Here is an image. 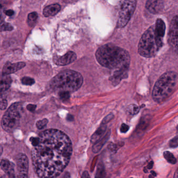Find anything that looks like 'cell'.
Masks as SVG:
<instances>
[{"label":"cell","instance_id":"cell-1","mask_svg":"<svg viewBox=\"0 0 178 178\" xmlns=\"http://www.w3.org/2000/svg\"><path fill=\"white\" fill-rule=\"evenodd\" d=\"M70 139L60 130L50 129L41 132L32 150L35 172L40 178L58 177L72 156Z\"/></svg>","mask_w":178,"mask_h":178},{"label":"cell","instance_id":"cell-2","mask_svg":"<svg viewBox=\"0 0 178 178\" xmlns=\"http://www.w3.org/2000/svg\"><path fill=\"white\" fill-rule=\"evenodd\" d=\"M98 62L104 67L118 70H128L130 64L128 52L118 46L105 44L98 48L96 53Z\"/></svg>","mask_w":178,"mask_h":178},{"label":"cell","instance_id":"cell-3","mask_svg":"<svg viewBox=\"0 0 178 178\" xmlns=\"http://www.w3.org/2000/svg\"><path fill=\"white\" fill-rule=\"evenodd\" d=\"M166 26L162 19H158L156 24L148 28L140 38L138 53L145 57L154 56L163 44Z\"/></svg>","mask_w":178,"mask_h":178},{"label":"cell","instance_id":"cell-4","mask_svg":"<svg viewBox=\"0 0 178 178\" xmlns=\"http://www.w3.org/2000/svg\"><path fill=\"white\" fill-rule=\"evenodd\" d=\"M83 83V78L79 72L71 70L62 71L52 78L50 87L59 92H73L80 88Z\"/></svg>","mask_w":178,"mask_h":178},{"label":"cell","instance_id":"cell-5","mask_svg":"<svg viewBox=\"0 0 178 178\" xmlns=\"http://www.w3.org/2000/svg\"><path fill=\"white\" fill-rule=\"evenodd\" d=\"M178 83L176 72H166L159 78L152 91V98L155 102L162 103L173 93Z\"/></svg>","mask_w":178,"mask_h":178},{"label":"cell","instance_id":"cell-6","mask_svg":"<svg viewBox=\"0 0 178 178\" xmlns=\"http://www.w3.org/2000/svg\"><path fill=\"white\" fill-rule=\"evenodd\" d=\"M22 108V105L19 103L12 104L9 107L1 121V126L4 130L7 132H12L18 127L20 123Z\"/></svg>","mask_w":178,"mask_h":178},{"label":"cell","instance_id":"cell-7","mask_svg":"<svg viewBox=\"0 0 178 178\" xmlns=\"http://www.w3.org/2000/svg\"><path fill=\"white\" fill-rule=\"evenodd\" d=\"M136 6V0H123L119 14L117 27L123 28L126 26L134 13Z\"/></svg>","mask_w":178,"mask_h":178},{"label":"cell","instance_id":"cell-8","mask_svg":"<svg viewBox=\"0 0 178 178\" xmlns=\"http://www.w3.org/2000/svg\"><path fill=\"white\" fill-rule=\"evenodd\" d=\"M17 169L18 175L17 178H27L29 161L27 157L24 154H18L16 158Z\"/></svg>","mask_w":178,"mask_h":178},{"label":"cell","instance_id":"cell-9","mask_svg":"<svg viewBox=\"0 0 178 178\" xmlns=\"http://www.w3.org/2000/svg\"><path fill=\"white\" fill-rule=\"evenodd\" d=\"M178 16L176 15L171 20L168 38L170 46L176 52L178 50Z\"/></svg>","mask_w":178,"mask_h":178},{"label":"cell","instance_id":"cell-10","mask_svg":"<svg viewBox=\"0 0 178 178\" xmlns=\"http://www.w3.org/2000/svg\"><path fill=\"white\" fill-rule=\"evenodd\" d=\"M76 59V55L74 52H68L63 56H54L53 62L59 66H65L74 62Z\"/></svg>","mask_w":178,"mask_h":178},{"label":"cell","instance_id":"cell-11","mask_svg":"<svg viewBox=\"0 0 178 178\" xmlns=\"http://www.w3.org/2000/svg\"><path fill=\"white\" fill-rule=\"evenodd\" d=\"M163 0H148L146 3V8L152 14H158L164 8Z\"/></svg>","mask_w":178,"mask_h":178},{"label":"cell","instance_id":"cell-12","mask_svg":"<svg viewBox=\"0 0 178 178\" xmlns=\"http://www.w3.org/2000/svg\"><path fill=\"white\" fill-rule=\"evenodd\" d=\"M26 64L24 62L16 63L14 64H12L10 62H7L3 67L2 74L8 75L11 74H13L24 68Z\"/></svg>","mask_w":178,"mask_h":178},{"label":"cell","instance_id":"cell-13","mask_svg":"<svg viewBox=\"0 0 178 178\" xmlns=\"http://www.w3.org/2000/svg\"><path fill=\"white\" fill-rule=\"evenodd\" d=\"M61 7L58 4H52L47 6L43 11V14L45 17L53 16L58 14L60 10Z\"/></svg>","mask_w":178,"mask_h":178},{"label":"cell","instance_id":"cell-14","mask_svg":"<svg viewBox=\"0 0 178 178\" xmlns=\"http://www.w3.org/2000/svg\"><path fill=\"white\" fill-rule=\"evenodd\" d=\"M12 82L10 77L0 74V93L8 90L10 87Z\"/></svg>","mask_w":178,"mask_h":178},{"label":"cell","instance_id":"cell-15","mask_svg":"<svg viewBox=\"0 0 178 178\" xmlns=\"http://www.w3.org/2000/svg\"><path fill=\"white\" fill-rule=\"evenodd\" d=\"M0 166L2 170L6 174L15 175L14 174V165L8 159H2Z\"/></svg>","mask_w":178,"mask_h":178},{"label":"cell","instance_id":"cell-16","mask_svg":"<svg viewBox=\"0 0 178 178\" xmlns=\"http://www.w3.org/2000/svg\"><path fill=\"white\" fill-rule=\"evenodd\" d=\"M127 71L128 70H116L114 74L110 77V81L113 84H118L121 80L127 76Z\"/></svg>","mask_w":178,"mask_h":178},{"label":"cell","instance_id":"cell-17","mask_svg":"<svg viewBox=\"0 0 178 178\" xmlns=\"http://www.w3.org/2000/svg\"><path fill=\"white\" fill-rule=\"evenodd\" d=\"M107 127L106 124H102V125L98 128V130L95 132L92 135L90 141L92 143H95L98 140L103 137V135L106 131Z\"/></svg>","mask_w":178,"mask_h":178},{"label":"cell","instance_id":"cell-18","mask_svg":"<svg viewBox=\"0 0 178 178\" xmlns=\"http://www.w3.org/2000/svg\"><path fill=\"white\" fill-rule=\"evenodd\" d=\"M110 131L107 133L104 137H102L100 139V140H98L97 142H96L94 143V145L92 147V152L95 153H97L98 152L100 151V150L102 148V146H104L106 143L107 140L109 138L110 136Z\"/></svg>","mask_w":178,"mask_h":178},{"label":"cell","instance_id":"cell-19","mask_svg":"<svg viewBox=\"0 0 178 178\" xmlns=\"http://www.w3.org/2000/svg\"><path fill=\"white\" fill-rule=\"evenodd\" d=\"M106 172L104 168V165L100 163L98 164L97 169L95 178H106Z\"/></svg>","mask_w":178,"mask_h":178},{"label":"cell","instance_id":"cell-20","mask_svg":"<svg viewBox=\"0 0 178 178\" xmlns=\"http://www.w3.org/2000/svg\"><path fill=\"white\" fill-rule=\"evenodd\" d=\"M38 18V14L36 12H32L28 15V24L31 27L34 26Z\"/></svg>","mask_w":178,"mask_h":178},{"label":"cell","instance_id":"cell-21","mask_svg":"<svg viewBox=\"0 0 178 178\" xmlns=\"http://www.w3.org/2000/svg\"><path fill=\"white\" fill-rule=\"evenodd\" d=\"M164 158L166 159L167 161L170 163V164H176V162H177L176 159L174 157L173 155L171 153L168 152V151L164 152Z\"/></svg>","mask_w":178,"mask_h":178},{"label":"cell","instance_id":"cell-22","mask_svg":"<svg viewBox=\"0 0 178 178\" xmlns=\"http://www.w3.org/2000/svg\"><path fill=\"white\" fill-rule=\"evenodd\" d=\"M4 92L0 93V109L5 110L8 106V101Z\"/></svg>","mask_w":178,"mask_h":178},{"label":"cell","instance_id":"cell-23","mask_svg":"<svg viewBox=\"0 0 178 178\" xmlns=\"http://www.w3.org/2000/svg\"><path fill=\"white\" fill-rule=\"evenodd\" d=\"M13 27L11 25L6 23L3 22L2 24L0 25V31H11L13 30Z\"/></svg>","mask_w":178,"mask_h":178},{"label":"cell","instance_id":"cell-24","mask_svg":"<svg viewBox=\"0 0 178 178\" xmlns=\"http://www.w3.org/2000/svg\"><path fill=\"white\" fill-rule=\"evenodd\" d=\"M22 82L23 84L26 86H32L35 83L34 79L32 78L28 77H23L22 79Z\"/></svg>","mask_w":178,"mask_h":178},{"label":"cell","instance_id":"cell-25","mask_svg":"<svg viewBox=\"0 0 178 178\" xmlns=\"http://www.w3.org/2000/svg\"><path fill=\"white\" fill-rule=\"evenodd\" d=\"M4 11H5V7L4 4L2 2V1H0V25L2 24L3 22H4Z\"/></svg>","mask_w":178,"mask_h":178},{"label":"cell","instance_id":"cell-26","mask_svg":"<svg viewBox=\"0 0 178 178\" xmlns=\"http://www.w3.org/2000/svg\"><path fill=\"white\" fill-rule=\"evenodd\" d=\"M48 120L47 119H44L42 120H39L36 123V126L39 129H42L46 126L47 124H48Z\"/></svg>","mask_w":178,"mask_h":178},{"label":"cell","instance_id":"cell-27","mask_svg":"<svg viewBox=\"0 0 178 178\" xmlns=\"http://www.w3.org/2000/svg\"><path fill=\"white\" fill-rule=\"evenodd\" d=\"M128 112L131 115H135L139 112V108L138 106L135 105H132L128 107Z\"/></svg>","mask_w":178,"mask_h":178},{"label":"cell","instance_id":"cell-28","mask_svg":"<svg viewBox=\"0 0 178 178\" xmlns=\"http://www.w3.org/2000/svg\"><path fill=\"white\" fill-rule=\"evenodd\" d=\"M60 98L62 101H66L70 98V92L63 91V92H59Z\"/></svg>","mask_w":178,"mask_h":178},{"label":"cell","instance_id":"cell-29","mask_svg":"<svg viewBox=\"0 0 178 178\" xmlns=\"http://www.w3.org/2000/svg\"><path fill=\"white\" fill-rule=\"evenodd\" d=\"M169 145L171 147H176L178 146V137L176 136L174 138L171 140L169 143Z\"/></svg>","mask_w":178,"mask_h":178},{"label":"cell","instance_id":"cell-30","mask_svg":"<svg viewBox=\"0 0 178 178\" xmlns=\"http://www.w3.org/2000/svg\"><path fill=\"white\" fill-rule=\"evenodd\" d=\"M129 129V127L127 124H123L120 128V131L122 133H126Z\"/></svg>","mask_w":178,"mask_h":178},{"label":"cell","instance_id":"cell-31","mask_svg":"<svg viewBox=\"0 0 178 178\" xmlns=\"http://www.w3.org/2000/svg\"><path fill=\"white\" fill-rule=\"evenodd\" d=\"M113 115H108V116H107V117H106L104 118V119L102 121V124H106L107 122L110 121V120L113 119Z\"/></svg>","mask_w":178,"mask_h":178},{"label":"cell","instance_id":"cell-32","mask_svg":"<svg viewBox=\"0 0 178 178\" xmlns=\"http://www.w3.org/2000/svg\"><path fill=\"white\" fill-rule=\"evenodd\" d=\"M36 107H37V106H36V105L29 104V105H28L27 106V109L29 111L32 112H34L35 109H36Z\"/></svg>","mask_w":178,"mask_h":178},{"label":"cell","instance_id":"cell-33","mask_svg":"<svg viewBox=\"0 0 178 178\" xmlns=\"http://www.w3.org/2000/svg\"><path fill=\"white\" fill-rule=\"evenodd\" d=\"M4 13H5V14L6 15H8V16H12L13 15L14 13L13 10H5L4 11Z\"/></svg>","mask_w":178,"mask_h":178},{"label":"cell","instance_id":"cell-34","mask_svg":"<svg viewBox=\"0 0 178 178\" xmlns=\"http://www.w3.org/2000/svg\"><path fill=\"white\" fill-rule=\"evenodd\" d=\"M82 178H90V176H89V174L88 171H85L83 172Z\"/></svg>","mask_w":178,"mask_h":178},{"label":"cell","instance_id":"cell-35","mask_svg":"<svg viewBox=\"0 0 178 178\" xmlns=\"http://www.w3.org/2000/svg\"><path fill=\"white\" fill-rule=\"evenodd\" d=\"M0 178H15V175L5 174L1 177H0Z\"/></svg>","mask_w":178,"mask_h":178},{"label":"cell","instance_id":"cell-36","mask_svg":"<svg viewBox=\"0 0 178 178\" xmlns=\"http://www.w3.org/2000/svg\"><path fill=\"white\" fill-rule=\"evenodd\" d=\"M67 119L68 120V121H72V120H73V116L72 115H68V116H67Z\"/></svg>","mask_w":178,"mask_h":178},{"label":"cell","instance_id":"cell-37","mask_svg":"<svg viewBox=\"0 0 178 178\" xmlns=\"http://www.w3.org/2000/svg\"><path fill=\"white\" fill-rule=\"evenodd\" d=\"M152 166H153V162H151L148 164V168L149 169H152Z\"/></svg>","mask_w":178,"mask_h":178},{"label":"cell","instance_id":"cell-38","mask_svg":"<svg viewBox=\"0 0 178 178\" xmlns=\"http://www.w3.org/2000/svg\"><path fill=\"white\" fill-rule=\"evenodd\" d=\"M178 178V171L177 170L175 172V174L174 175V178Z\"/></svg>","mask_w":178,"mask_h":178},{"label":"cell","instance_id":"cell-39","mask_svg":"<svg viewBox=\"0 0 178 178\" xmlns=\"http://www.w3.org/2000/svg\"><path fill=\"white\" fill-rule=\"evenodd\" d=\"M2 152H3V148L1 146H0V156H1Z\"/></svg>","mask_w":178,"mask_h":178},{"label":"cell","instance_id":"cell-40","mask_svg":"<svg viewBox=\"0 0 178 178\" xmlns=\"http://www.w3.org/2000/svg\"></svg>","mask_w":178,"mask_h":178}]
</instances>
